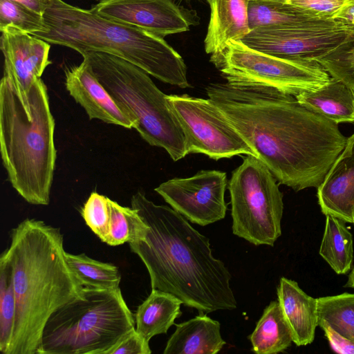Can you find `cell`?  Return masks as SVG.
<instances>
[{
	"label": "cell",
	"mask_w": 354,
	"mask_h": 354,
	"mask_svg": "<svg viewBox=\"0 0 354 354\" xmlns=\"http://www.w3.org/2000/svg\"><path fill=\"white\" fill-rule=\"evenodd\" d=\"M241 41L271 55L316 60L354 43V25L261 26L250 30Z\"/></svg>",
	"instance_id": "cell-11"
},
{
	"label": "cell",
	"mask_w": 354,
	"mask_h": 354,
	"mask_svg": "<svg viewBox=\"0 0 354 354\" xmlns=\"http://www.w3.org/2000/svg\"><path fill=\"white\" fill-rule=\"evenodd\" d=\"M286 2L322 18L334 19L341 9L354 3V0H290Z\"/></svg>",
	"instance_id": "cell-32"
},
{
	"label": "cell",
	"mask_w": 354,
	"mask_h": 354,
	"mask_svg": "<svg viewBox=\"0 0 354 354\" xmlns=\"http://www.w3.org/2000/svg\"><path fill=\"white\" fill-rule=\"evenodd\" d=\"M108 203L110 219L105 243L116 246L142 239L145 236L149 227L136 209L122 206L110 198Z\"/></svg>",
	"instance_id": "cell-26"
},
{
	"label": "cell",
	"mask_w": 354,
	"mask_h": 354,
	"mask_svg": "<svg viewBox=\"0 0 354 354\" xmlns=\"http://www.w3.org/2000/svg\"><path fill=\"white\" fill-rule=\"evenodd\" d=\"M210 61L232 85L270 87L292 95L317 89L330 78L315 60L288 59L252 49L241 41L228 44Z\"/></svg>",
	"instance_id": "cell-9"
},
{
	"label": "cell",
	"mask_w": 354,
	"mask_h": 354,
	"mask_svg": "<svg viewBox=\"0 0 354 354\" xmlns=\"http://www.w3.org/2000/svg\"><path fill=\"white\" fill-rule=\"evenodd\" d=\"M227 185L225 172L201 170L191 177L168 180L155 191L191 223L205 226L225 218Z\"/></svg>",
	"instance_id": "cell-12"
},
{
	"label": "cell",
	"mask_w": 354,
	"mask_h": 354,
	"mask_svg": "<svg viewBox=\"0 0 354 354\" xmlns=\"http://www.w3.org/2000/svg\"><path fill=\"white\" fill-rule=\"evenodd\" d=\"M206 92L279 183L295 192L317 188L345 147L337 124L292 95L227 82Z\"/></svg>",
	"instance_id": "cell-1"
},
{
	"label": "cell",
	"mask_w": 354,
	"mask_h": 354,
	"mask_svg": "<svg viewBox=\"0 0 354 354\" xmlns=\"http://www.w3.org/2000/svg\"><path fill=\"white\" fill-rule=\"evenodd\" d=\"M250 29L261 26H304L334 24L339 21L322 18L279 0H249Z\"/></svg>",
	"instance_id": "cell-21"
},
{
	"label": "cell",
	"mask_w": 354,
	"mask_h": 354,
	"mask_svg": "<svg viewBox=\"0 0 354 354\" xmlns=\"http://www.w3.org/2000/svg\"><path fill=\"white\" fill-rule=\"evenodd\" d=\"M135 328L120 288L84 287L48 318L38 354H109Z\"/></svg>",
	"instance_id": "cell-7"
},
{
	"label": "cell",
	"mask_w": 354,
	"mask_h": 354,
	"mask_svg": "<svg viewBox=\"0 0 354 354\" xmlns=\"http://www.w3.org/2000/svg\"><path fill=\"white\" fill-rule=\"evenodd\" d=\"M55 120L40 78L26 95L3 76L0 82V151L12 187L28 203L47 205L56 161Z\"/></svg>",
	"instance_id": "cell-4"
},
{
	"label": "cell",
	"mask_w": 354,
	"mask_h": 354,
	"mask_svg": "<svg viewBox=\"0 0 354 354\" xmlns=\"http://www.w3.org/2000/svg\"><path fill=\"white\" fill-rule=\"evenodd\" d=\"M346 286L354 289V267L349 274Z\"/></svg>",
	"instance_id": "cell-37"
},
{
	"label": "cell",
	"mask_w": 354,
	"mask_h": 354,
	"mask_svg": "<svg viewBox=\"0 0 354 354\" xmlns=\"http://www.w3.org/2000/svg\"><path fill=\"white\" fill-rule=\"evenodd\" d=\"M3 253L13 271L16 314L9 354H38L45 324L65 304L83 296L69 267L60 228L26 218Z\"/></svg>",
	"instance_id": "cell-3"
},
{
	"label": "cell",
	"mask_w": 354,
	"mask_h": 354,
	"mask_svg": "<svg viewBox=\"0 0 354 354\" xmlns=\"http://www.w3.org/2000/svg\"><path fill=\"white\" fill-rule=\"evenodd\" d=\"M48 31L33 36L80 55L93 51L120 57L167 84L190 87L187 66L163 37L101 17L63 0H52L43 15Z\"/></svg>",
	"instance_id": "cell-5"
},
{
	"label": "cell",
	"mask_w": 354,
	"mask_h": 354,
	"mask_svg": "<svg viewBox=\"0 0 354 354\" xmlns=\"http://www.w3.org/2000/svg\"><path fill=\"white\" fill-rule=\"evenodd\" d=\"M64 75L66 90L90 120L134 129L133 120L116 104L85 59L79 65L65 68Z\"/></svg>",
	"instance_id": "cell-15"
},
{
	"label": "cell",
	"mask_w": 354,
	"mask_h": 354,
	"mask_svg": "<svg viewBox=\"0 0 354 354\" xmlns=\"http://www.w3.org/2000/svg\"><path fill=\"white\" fill-rule=\"evenodd\" d=\"M16 314L13 271L5 254L0 257V351L9 354Z\"/></svg>",
	"instance_id": "cell-28"
},
{
	"label": "cell",
	"mask_w": 354,
	"mask_h": 354,
	"mask_svg": "<svg viewBox=\"0 0 354 354\" xmlns=\"http://www.w3.org/2000/svg\"><path fill=\"white\" fill-rule=\"evenodd\" d=\"M351 88H352L354 92V84L352 86V87Z\"/></svg>",
	"instance_id": "cell-39"
},
{
	"label": "cell",
	"mask_w": 354,
	"mask_h": 354,
	"mask_svg": "<svg viewBox=\"0 0 354 354\" xmlns=\"http://www.w3.org/2000/svg\"><path fill=\"white\" fill-rule=\"evenodd\" d=\"M279 1H285V2H286V1H290V0H279Z\"/></svg>",
	"instance_id": "cell-38"
},
{
	"label": "cell",
	"mask_w": 354,
	"mask_h": 354,
	"mask_svg": "<svg viewBox=\"0 0 354 354\" xmlns=\"http://www.w3.org/2000/svg\"><path fill=\"white\" fill-rule=\"evenodd\" d=\"M13 1L30 8L41 15H44L45 11L51 5L52 0H10Z\"/></svg>",
	"instance_id": "cell-35"
},
{
	"label": "cell",
	"mask_w": 354,
	"mask_h": 354,
	"mask_svg": "<svg viewBox=\"0 0 354 354\" xmlns=\"http://www.w3.org/2000/svg\"><path fill=\"white\" fill-rule=\"evenodd\" d=\"M183 302L175 296L152 289L135 314L136 330L147 341L159 334H166L180 316Z\"/></svg>",
	"instance_id": "cell-22"
},
{
	"label": "cell",
	"mask_w": 354,
	"mask_h": 354,
	"mask_svg": "<svg viewBox=\"0 0 354 354\" xmlns=\"http://www.w3.org/2000/svg\"><path fill=\"white\" fill-rule=\"evenodd\" d=\"M95 1H100L101 0H95Z\"/></svg>",
	"instance_id": "cell-40"
},
{
	"label": "cell",
	"mask_w": 354,
	"mask_h": 354,
	"mask_svg": "<svg viewBox=\"0 0 354 354\" xmlns=\"http://www.w3.org/2000/svg\"><path fill=\"white\" fill-rule=\"evenodd\" d=\"M164 354H216L225 344L220 323L205 315L176 324Z\"/></svg>",
	"instance_id": "cell-19"
},
{
	"label": "cell",
	"mask_w": 354,
	"mask_h": 354,
	"mask_svg": "<svg viewBox=\"0 0 354 354\" xmlns=\"http://www.w3.org/2000/svg\"><path fill=\"white\" fill-rule=\"evenodd\" d=\"M168 100L184 134L187 154L219 160L255 154L222 111L207 99L169 95Z\"/></svg>",
	"instance_id": "cell-10"
},
{
	"label": "cell",
	"mask_w": 354,
	"mask_h": 354,
	"mask_svg": "<svg viewBox=\"0 0 354 354\" xmlns=\"http://www.w3.org/2000/svg\"><path fill=\"white\" fill-rule=\"evenodd\" d=\"M116 104L148 144L164 149L174 161L186 156L184 134L168 100L149 74L117 56L89 51L81 55Z\"/></svg>",
	"instance_id": "cell-6"
},
{
	"label": "cell",
	"mask_w": 354,
	"mask_h": 354,
	"mask_svg": "<svg viewBox=\"0 0 354 354\" xmlns=\"http://www.w3.org/2000/svg\"><path fill=\"white\" fill-rule=\"evenodd\" d=\"M205 1L208 2L209 0H205Z\"/></svg>",
	"instance_id": "cell-41"
},
{
	"label": "cell",
	"mask_w": 354,
	"mask_h": 354,
	"mask_svg": "<svg viewBox=\"0 0 354 354\" xmlns=\"http://www.w3.org/2000/svg\"><path fill=\"white\" fill-rule=\"evenodd\" d=\"M304 106L336 124L354 122V92L340 80L330 76L328 82L295 97Z\"/></svg>",
	"instance_id": "cell-20"
},
{
	"label": "cell",
	"mask_w": 354,
	"mask_h": 354,
	"mask_svg": "<svg viewBox=\"0 0 354 354\" xmlns=\"http://www.w3.org/2000/svg\"><path fill=\"white\" fill-rule=\"evenodd\" d=\"M3 76L21 95H26L40 78L49 60L50 44L12 26L0 28Z\"/></svg>",
	"instance_id": "cell-14"
},
{
	"label": "cell",
	"mask_w": 354,
	"mask_h": 354,
	"mask_svg": "<svg viewBox=\"0 0 354 354\" xmlns=\"http://www.w3.org/2000/svg\"><path fill=\"white\" fill-rule=\"evenodd\" d=\"M334 19L354 25V3L341 9L335 15Z\"/></svg>",
	"instance_id": "cell-36"
},
{
	"label": "cell",
	"mask_w": 354,
	"mask_h": 354,
	"mask_svg": "<svg viewBox=\"0 0 354 354\" xmlns=\"http://www.w3.org/2000/svg\"><path fill=\"white\" fill-rule=\"evenodd\" d=\"M315 61L331 77L342 81L350 88L354 84V43Z\"/></svg>",
	"instance_id": "cell-31"
},
{
	"label": "cell",
	"mask_w": 354,
	"mask_h": 354,
	"mask_svg": "<svg viewBox=\"0 0 354 354\" xmlns=\"http://www.w3.org/2000/svg\"><path fill=\"white\" fill-rule=\"evenodd\" d=\"M318 321L354 342V293L317 298Z\"/></svg>",
	"instance_id": "cell-27"
},
{
	"label": "cell",
	"mask_w": 354,
	"mask_h": 354,
	"mask_svg": "<svg viewBox=\"0 0 354 354\" xmlns=\"http://www.w3.org/2000/svg\"><path fill=\"white\" fill-rule=\"evenodd\" d=\"M109 198L92 192L82 209V216L91 230L104 243L109 231Z\"/></svg>",
	"instance_id": "cell-30"
},
{
	"label": "cell",
	"mask_w": 354,
	"mask_h": 354,
	"mask_svg": "<svg viewBox=\"0 0 354 354\" xmlns=\"http://www.w3.org/2000/svg\"><path fill=\"white\" fill-rule=\"evenodd\" d=\"M210 17L204 46L206 53L216 55L228 44L241 41L250 31L249 0H209Z\"/></svg>",
	"instance_id": "cell-17"
},
{
	"label": "cell",
	"mask_w": 354,
	"mask_h": 354,
	"mask_svg": "<svg viewBox=\"0 0 354 354\" xmlns=\"http://www.w3.org/2000/svg\"><path fill=\"white\" fill-rule=\"evenodd\" d=\"M12 26L33 35L48 31L44 15L19 3L0 0V28Z\"/></svg>",
	"instance_id": "cell-29"
},
{
	"label": "cell",
	"mask_w": 354,
	"mask_h": 354,
	"mask_svg": "<svg viewBox=\"0 0 354 354\" xmlns=\"http://www.w3.org/2000/svg\"><path fill=\"white\" fill-rule=\"evenodd\" d=\"M91 10L106 19L163 38L186 32L196 23L189 10L172 0H101Z\"/></svg>",
	"instance_id": "cell-13"
},
{
	"label": "cell",
	"mask_w": 354,
	"mask_h": 354,
	"mask_svg": "<svg viewBox=\"0 0 354 354\" xmlns=\"http://www.w3.org/2000/svg\"><path fill=\"white\" fill-rule=\"evenodd\" d=\"M277 291L293 343L298 346L311 344L318 326L317 298L308 295L295 281L286 277L280 279Z\"/></svg>",
	"instance_id": "cell-18"
},
{
	"label": "cell",
	"mask_w": 354,
	"mask_h": 354,
	"mask_svg": "<svg viewBox=\"0 0 354 354\" xmlns=\"http://www.w3.org/2000/svg\"><path fill=\"white\" fill-rule=\"evenodd\" d=\"M66 261L83 287L98 289H115L119 287L121 275L118 267L87 257L66 252Z\"/></svg>",
	"instance_id": "cell-25"
},
{
	"label": "cell",
	"mask_w": 354,
	"mask_h": 354,
	"mask_svg": "<svg viewBox=\"0 0 354 354\" xmlns=\"http://www.w3.org/2000/svg\"><path fill=\"white\" fill-rule=\"evenodd\" d=\"M149 342L135 328L109 354H150L151 351Z\"/></svg>",
	"instance_id": "cell-33"
},
{
	"label": "cell",
	"mask_w": 354,
	"mask_h": 354,
	"mask_svg": "<svg viewBox=\"0 0 354 354\" xmlns=\"http://www.w3.org/2000/svg\"><path fill=\"white\" fill-rule=\"evenodd\" d=\"M131 204L149 227L142 239L129 244L147 268L151 290L169 293L202 313L234 310L231 274L213 256L209 239L179 212L155 204L142 192L132 196Z\"/></svg>",
	"instance_id": "cell-2"
},
{
	"label": "cell",
	"mask_w": 354,
	"mask_h": 354,
	"mask_svg": "<svg viewBox=\"0 0 354 354\" xmlns=\"http://www.w3.org/2000/svg\"><path fill=\"white\" fill-rule=\"evenodd\" d=\"M319 326L324 332L331 348L337 353L354 354V342L335 330L328 323L318 321Z\"/></svg>",
	"instance_id": "cell-34"
},
{
	"label": "cell",
	"mask_w": 354,
	"mask_h": 354,
	"mask_svg": "<svg viewBox=\"0 0 354 354\" xmlns=\"http://www.w3.org/2000/svg\"><path fill=\"white\" fill-rule=\"evenodd\" d=\"M322 212L354 224V132L317 188Z\"/></svg>",
	"instance_id": "cell-16"
},
{
	"label": "cell",
	"mask_w": 354,
	"mask_h": 354,
	"mask_svg": "<svg viewBox=\"0 0 354 354\" xmlns=\"http://www.w3.org/2000/svg\"><path fill=\"white\" fill-rule=\"evenodd\" d=\"M248 339L257 354H276L290 346L292 335L278 301L266 306Z\"/></svg>",
	"instance_id": "cell-23"
},
{
	"label": "cell",
	"mask_w": 354,
	"mask_h": 354,
	"mask_svg": "<svg viewBox=\"0 0 354 354\" xmlns=\"http://www.w3.org/2000/svg\"><path fill=\"white\" fill-rule=\"evenodd\" d=\"M319 253L335 273L344 274L350 271L353 261V239L344 221L326 216Z\"/></svg>",
	"instance_id": "cell-24"
},
{
	"label": "cell",
	"mask_w": 354,
	"mask_h": 354,
	"mask_svg": "<svg viewBox=\"0 0 354 354\" xmlns=\"http://www.w3.org/2000/svg\"><path fill=\"white\" fill-rule=\"evenodd\" d=\"M272 173L247 155L229 182L233 234L255 245L273 246L281 235L283 194Z\"/></svg>",
	"instance_id": "cell-8"
}]
</instances>
